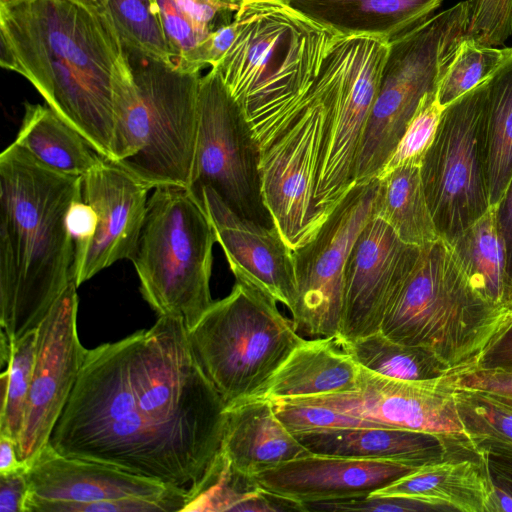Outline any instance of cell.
Returning a JSON list of instances; mask_svg holds the SVG:
<instances>
[{
  "mask_svg": "<svg viewBox=\"0 0 512 512\" xmlns=\"http://www.w3.org/2000/svg\"><path fill=\"white\" fill-rule=\"evenodd\" d=\"M226 405L191 351L181 318L88 349L49 444L189 489L220 451Z\"/></svg>",
  "mask_w": 512,
  "mask_h": 512,
  "instance_id": "cell-1",
  "label": "cell"
},
{
  "mask_svg": "<svg viewBox=\"0 0 512 512\" xmlns=\"http://www.w3.org/2000/svg\"><path fill=\"white\" fill-rule=\"evenodd\" d=\"M0 65L27 79L99 155L110 158L116 98L131 70L105 9L73 0L0 4Z\"/></svg>",
  "mask_w": 512,
  "mask_h": 512,
  "instance_id": "cell-2",
  "label": "cell"
},
{
  "mask_svg": "<svg viewBox=\"0 0 512 512\" xmlns=\"http://www.w3.org/2000/svg\"><path fill=\"white\" fill-rule=\"evenodd\" d=\"M81 177L51 170L14 142L0 154V339L36 329L73 278L67 226Z\"/></svg>",
  "mask_w": 512,
  "mask_h": 512,
  "instance_id": "cell-3",
  "label": "cell"
},
{
  "mask_svg": "<svg viewBox=\"0 0 512 512\" xmlns=\"http://www.w3.org/2000/svg\"><path fill=\"white\" fill-rule=\"evenodd\" d=\"M243 26L213 67L251 127L260 154L290 125L338 38L280 0H244Z\"/></svg>",
  "mask_w": 512,
  "mask_h": 512,
  "instance_id": "cell-4",
  "label": "cell"
},
{
  "mask_svg": "<svg viewBox=\"0 0 512 512\" xmlns=\"http://www.w3.org/2000/svg\"><path fill=\"white\" fill-rule=\"evenodd\" d=\"M123 46L131 75L116 98L108 161L150 188H188L198 133L201 71L182 69Z\"/></svg>",
  "mask_w": 512,
  "mask_h": 512,
  "instance_id": "cell-5",
  "label": "cell"
},
{
  "mask_svg": "<svg viewBox=\"0 0 512 512\" xmlns=\"http://www.w3.org/2000/svg\"><path fill=\"white\" fill-rule=\"evenodd\" d=\"M510 316L474 289L449 243L440 238L421 247L384 313L380 331L395 342L431 351L458 372L477 365Z\"/></svg>",
  "mask_w": 512,
  "mask_h": 512,
  "instance_id": "cell-6",
  "label": "cell"
},
{
  "mask_svg": "<svg viewBox=\"0 0 512 512\" xmlns=\"http://www.w3.org/2000/svg\"><path fill=\"white\" fill-rule=\"evenodd\" d=\"M215 242L213 226L188 188H154L129 260L143 298L158 316L181 318L189 330L211 307Z\"/></svg>",
  "mask_w": 512,
  "mask_h": 512,
  "instance_id": "cell-7",
  "label": "cell"
},
{
  "mask_svg": "<svg viewBox=\"0 0 512 512\" xmlns=\"http://www.w3.org/2000/svg\"><path fill=\"white\" fill-rule=\"evenodd\" d=\"M276 301L236 281L187 330L196 362L226 407L255 396L304 340Z\"/></svg>",
  "mask_w": 512,
  "mask_h": 512,
  "instance_id": "cell-8",
  "label": "cell"
},
{
  "mask_svg": "<svg viewBox=\"0 0 512 512\" xmlns=\"http://www.w3.org/2000/svg\"><path fill=\"white\" fill-rule=\"evenodd\" d=\"M469 22L462 0L389 41L378 91L364 130L355 183L377 178L421 99L437 90L441 75Z\"/></svg>",
  "mask_w": 512,
  "mask_h": 512,
  "instance_id": "cell-9",
  "label": "cell"
},
{
  "mask_svg": "<svg viewBox=\"0 0 512 512\" xmlns=\"http://www.w3.org/2000/svg\"><path fill=\"white\" fill-rule=\"evenodd\" d=\"M388 49L389 42L378 37H338L323 60L319 76L326 121L312 199L320 227L355 183L358 153Z\"/></svg>",
  "mask_w": 512,
  "mask_h": 512,
  "instance_id": "cell-10",
  "label": "cell"
},
{
  "mask_svg": "<svg viewBox=\"0 0 512 512\" xmlns=\"http://www.w3.org/2000/svg\"><path fill=\"white\" fill-rule=\"evenodd\" d=\"M487 81L445 107L420 165L431 215L440 238L447 243L491 207Z\"/></svg>",
  "mask_w": 512,
  "mask_h": 512,
  "instance_id": "cell-11",
  "label": "cell"
},
{
  "mask_svg": "<svg viewBox=\"0 0 512 512\" xmlns=\"http://www.w3.org/2000/svg\"><path fill=\"white\" fill-rule=\"evenodd\" d=\"M260 161L243 110L211 68L199 83L198 133L188 190L195 196L210 188L243 218L276 227L263 195Z\"/></svg>",
  "mask_w": 512,
  "mask_h": 512,
  "instance_id": "cell-12",
  "label": "cell"
},
{
  "mask_svg": "<svg viewBox=\"0 0 512 512\" xmlns=\"http://www.w3.org/2000/svg\"><path fill=\"white\" fill-rule=\"evenodd\" d=\"M376 178L354 183L316 235L292 250L297 290L292 322L313 338L340 334L345 266L359 233L374 216Z\"/></svg>",
  "mask_w": 512,
  "mask_h": 512,
  "instance_id": "cell-13",
  "label": "cell"
},
{
  "mask_svg": "<svg viewBox=\"0 0 512 512\" xmlns=\"http://www.w3.org/2000/svg\"><path fill=\"white\" fill-rule=\"evenodd\" d=\"M451 374L425 381H406L359 366L354 391L285 401L322 405L389 428L435 434L471 450L457 411Z\"/></svg>",
  "mask_w": 512,
  "mask_h": 512,
  "instance_id": "cell-14",
  "label": "cell"
},
{
  "mask_svg": "<svg viewBox=\"0 0 512 512\" xmlns=\"http://www.w3.org/2000/svg\"><path fill=\"white\" fill-rule=\"evenodd\" d=\"M76 290L71 281L37 327L32 379L16 441L18 458L26 464L49 443L88 350L78 336Z\"/></svg>",
  "mask_w": 512,
  "mask_h": 512,
  "instance_id": "cell-15",
  "label": "cell"
},
{
  "mask_svg": "<svg viewBox=\"0 0 512 512\" xmlns=\"http://www.w3.org/2000/svg\"><path fill=\"white\" fill-rule=\"evenodd\" d=\"M27 464L23 512H96L104 503L125 498L173 500L185 509L189 500L186 488L65 456L49 443Z\"/></svg>",
  "mask_w": 512,
  "mask_h": 512,
  "instance_id": "cell-16",
  "label": "cell"
},
{
  "mask_svg": "<svg viewBox=\"0 0 512 512\" xmlns=\"http://www.w3.org/2000/svg\"><path fill=\"white\" fill-rule=\"evenodd\" d=\"M420 254L421 247L403 242L382 219L373 216L367 222L345 266L339 340L380 330L389 303Z\"/></svg>",
  "mask_w": 512,
  "mask_h": 512,
  "instance_id": "cell-17",
  "label": "cell"
},
{
  "mask_svg": "<svg viewBox=\"0 0 512 512\" xmlns=\"http://www.w3.org/2000/svg\"><path fill=\"white\" fill-rule=\"evenodd\" d=\"M151 188L116 164L103 160L81 177L82 199L96 212L91 241L74 252L77 287L115 262L130 259L144 223Z\"/></svg>",
  "mask_w": 512,
  "mask_h": 512,
  "instance_id": "cell-18",
  "label": "cell"
},
{
  "mask_svg": "<svg viewBox=\"0 0 512 512\" xmlns=\"http://www.w3.org/2000/svg\"><path fill=\"white\" fill-rule=\"evenodd\" d=\"M193 197L206 212L235 280L265 292L292 313L297 300L293 255L278 229L238 215L210 188Z\"/></svg>",
  "mask_w": 512,
  "mask_h": 512,
  "instance_id": "cell-19",
  "label": "cell"
},
{
  "mask_svg": "<svg viewBox=\"0 0 512 512\" xmlns=\"http://www.w3.org/2000/svg\"><path fill=\"white\" fill-rule=\"evenodd\" d=\"M415 469L392 461L309 453L254 478L266 491L305 507L369 496Z\"/></svg>",
  "mask_w": 512,
  "mask_h": 512,
  "instance_id": "cell-20",
  "label": "cell"
},
{
  "mask_svg": "<svg viewBox=\"0 0 512 512\" xmlns=\"http://www.w3.org/2000/svg\"><path fill=\"white\" fill-rule=\"evenodd\" d=\"M410 498L439 511L494 512V485L483 457L456 452L371 493Z\"/></svg>",
  "mask_w": 512,
  "mask_h": 512,
  "instance_id": "cell-21",
  "label": "cell"
},
{
  "mask_svg": "<svg viewBox=\"0 0 512 512\" xmlns=\"http://www.w3.org/2000/svg\"><path fill=\"white\" fill-rule=\"evenodd\" d=\"M295 437L310 453L392 461L415 468L464 449L435 434L385 427L335 428Z\"/></svg>",
  "mask_w": 512,
  "mask_h": 512,
  "instance_id": "cell-22",
  "label": "cell"
},
{
  "mask_svg": "<svg viewBox=\"0 0 512 512\" xmlns=\"http://www.w3.org/2000/svg\"><path fill=\"white\" fill-rule=\"evenodd\" d=\"M220 450L252 476L310 453L276 416L272 402L261 399L226 407Z\"/></svg>",
  "mask_w": 512,
  "mask_h": 512,
  "instance_id": "cell-23",
  "label": "cell"
},
{
  "mask_svg": "<svg viewBox=\"0 0 512 512\" xmlns=\"http://www.w3.org/2000/svg\"><path fill=\"white\" fill-rule=\"evenodd\" d=\"M337 37L388 42L436 14L443 0H281Z\"/></svg>",
  "mask_w": 512,
  "mask_h": 512,
  "instance_id": "cell-24",
  "label": "cell"
},
{
  "mask_svg": "<svg viewBox=\"0 0 512 512\" xmlns=\"http://www.w3.org/2000/svg\"><path fill=\"white\" fill-rule=\"evenodd\" d=\"M358 372L359 365L338 337L304 339L250 399L276 401L350 392L357 388Z\"/></svg>",
  "mask_w": 512,
  "mask_h": 512,
  "instance_id": "cell-25",
  "label": "cell"
},
{
  "mask_svg": "<svg viewBox=\"0 0 512 512\" xmlns=\"http://www.w3.org/2000/svg\"><path fill=\"white\" fill-rule=\"evenodd\" d=\"M14 143L41 165L76 177L84 176L103 160L88 141L48 105L25 104Z\"/></svg>",
  "mask_w": 512,
  "mask_h": 512,
  "instance_id": "cell-26",
  "label": "cell"
},
{
  "mask_svg": "<svg viewBox=\"0 0 512 512\" xmlns=\"http://www.w3.org/2000/svg\"><path fill=\"white\" fill-rule=\"evenodd\" d=\"M188 491L189 511H306L302 504L263 489L252 475L235 468L220 450L201 479Z\"/></svg>",
  "mask_w": 512,
  "mask_h": 512,
  "instance_id": "cell-27",
  "label": "cell"
},
{
  "mask_svg": "<svg viewBox=\"0 0 512 512\" xmlns=\"http://www.w3.org/2000/svg\"><path fill=\"white\" fill-rule=\"evenodd\" d=\"M449 245L474 289L489 302L509 311L511 279L496 206H491Z\"/></svg>",
  "mask_w": 512,
  "mask_h": 512,
  "instance_id": "cell-28",
  "label": "cell"
},
{
  "mask_svg": "<svg viewBox=\"0 0 512 512\" xmlns=\"http://www.w3.org/2000/svg\"><path fill=\"white\" fill-rule=\"evenodd\" d=\"M377 179L374 216L386 222L407 244L423 247L440 239L427 203L420 166H401Z\"/></svg>",
  "mask_w": 512,
  "mask_h": 512,
  "instance_id": "cell-29",
  "label": "cell"
},
{
  "mask_svg": "<svg viewBox=\"0 0 512 512\" xmlns=\"http://www.w3.org/2000/svg\"><path fill=\"white\" fill-rule=\"evenodd\" d=\"M339 341L359 366L385 377L425 381L453 373L431 351L395 342L380 330L353 340Z\"/></svg>",
  "mask_w": 512,
  "mask_h": 512,
  "instance_id": "cell-30",
  "label": "cell"
},
{
  "mask_svg": "<svg viewBox=\"0 0 512 512\" xmlns=\"http://www.w3.org/2000/svg\"><path fill=\"white\" fill-rule=\"evenodd\" d=\"M487 157L494 206L512 179V56L487 81Z\"/></svg>",
  "mask_w": 512,
  "mask_h": 512,
  "instance_id": "cell-31",
  "label": "cell"
},
{
  "mask_svg": "<svg viewBox=\"0 0 512 512\" xmlns=\"http://www.w3.org/2000/svg\"><path fill=\"white\" fill-rule=\"evenodd\" d=\"M459 418L471 450L512 457V406L496 394L455 386Z\"/></svg>",
  "mask_w": 512,
  "mask_h": 512,
  "instance_id": "cell-32",
  "label": "cell"
},
{
  "mask_svg": "<svg viewBox=\"0 0 512 512\" xmlns=\"http://www.w3.org/2000/svg\"><path fill=\"white\" fill-rule=\"evenodd\" d=\"M511 56L512 47L486 45L465 35L439 80V103L445 108L486 82Z\"/></svg>",
  "mask_w": 512,
  "mask_h": 512,
  "instance_id": "cell-33",
  "label": "cell"
},
{
  "mask_svg": "<svg viewBox=\"0 0 512 512\" xmlns=\"http://www.w3.org/2000/svg\"><path fill=\"white\" fill-rule=\"evenodd\" d=\"M37 328L11 342L0 376V435L17 441L25 413L36 354Z\"/></svg>",
  "mask_w": 512,
  "mask_h": 512,
  "instance_id": "cell-34",
  "label": "cell"
},
{
  "mask_svg": "<svg viewBox=\"0 0 512 512\" xmlns=\"http://www.w3.org/2000/svg\"><path fill=\"white\" fill-rule=\"evenodd\" d=\"M105 11L123 44L174 65L154 0H108Z\"/></svg>",
  "mask_w": 512,
  "mask_h": 512,
  "instance_id": "cell-35",
  "label": "cell"
},
{
  "mask_svg": "<svg viewBox=\"0 0 512 512\" xmlns=\"http://www.w3.org/2000/svg\"><path fill=\"white\" fill-rule=\"evenodd\" d=\"M444 109L438 101L437 90L424 95L377 178L383 177L401 166L421 165L434 140Z\"/></svg>",
  "mask_w": 512,
  "mask_h": 512,
  "instance_id": "cell-36",
  "label": "cell"
},
{
  "mask_svg": "<svg viewBox=\"0 0 512 512\" xmlns=\"http://www.w3.org/2000/svg\"><path fill=\"white\" fill-rule=\"evenodd\" d=\"M279 420L294 436L335 428L386 427L326 406L285 400L271 401Z\"/></svg>",
  "mask_w": 512,
  "mask_h": 512,
  "instance_id": "cell-37",
  "label": "cell"
},
{
  "mask_svg": "<svg viewBox=\"0 0 512 512\" xmlns=\"http://www.w3.org/2000/svg\"><path fill=\"white\" fill-rule=\"evenodd\" d=\"M175 66L191 68L199 44L209 35L174 0H154ZM199 71V70H197Z\"/></svg>",
  "mask_w": 512,
  "mask_h": 512,
  "instance_id": "cell-38",
  "label": "cell"
},
{
  "mask_svg": "<svg viewBox=\"0 0 512 512\" xmlns=\"http://www.w3.org/2000/svg\"><path fill=\"white\" fill-rule=\"evenodd\" d=\"M466 35L479 42L502 46L512 36V0H467Z\"/></svg>",
  "mask_w": 512,
  "mask_h": 512,
  "instance_id": "cell-39",
  "label": "cell"
},
{
  "mask_svg": "<svg viewBox=\"0 0 512 512\" xmlns=\"http://www.w3.org/2000/svg\"><path fill=\"white\" fill-rule=\"evenodd\" d=\"M306 511L311 512H348V511H386V512H419L439 511L428 503L398 496L372 495L361 498L310 503L305 505Z\"/></svg>",
  "mask_w": 512,
  "mask_h": 512,
  "instance_id": "cell-40",
  "label": "cell"
},
{
  "mask_svg": "<svg viewBox=\"0 0 512 512\" xmlns=\"http://www.w3.org/2000/svg\"><path fill=\"white\" fill-rule=\"evenodd\" d=\"M203 30L212 33L230 24L244 0H174Z\"/></svg>",
  "mask_w": 512,
  "mask_h": 512,
  "instance_id": "cell-41",
  "label": "cell"
},
{
  "mask_svg": "<svg viewBox=\"0 0 512 512\" xmlns=\"http://www.w3.org/2000/svg\"><path fill=\"white\" fill-rule=\"evenodd\" d=\"M244 23V15L239 7L233 21L210 33L197 47L192 57L191 68L201 71L206 66H215L229 50Z\"/></svg>",
  "mask_w": 512,
  "mask_h": 512,
  "instance_id": "cell-42",
  "label": "cell"
},
{
  "mask_svg": "<svg viewBox=\"0 0 512 512\" xmlns=\"http://www.w3.org/2000/svg\"><path fill=\"white\" fill-rule=\"evenodd\" d=\"M454 386L512 398V370L470 368L451 374Z\"/></svg>",
  "mask_w": 512,
  "mask_h": 512,
  "instance_id": "cell-43",
  "label": "cell"
},
{
  "mask_svg": "<svg viewBox=\"0 0 512 512\" xmlns=\"http://www.w3.org/2000/svg\"><path fill=\"white\" fill-rule=\"evenodd\" d=\"M97 216L93 207L82 198L75 200L67 214V226L74 241V252L82 249L93 238Z\"/></svg>",
  "mask_w": 512,
  "mask_h": 512,
  "instance_id": "cell-44",
  "label": "cell"
},
{
  "mask_svg": "<svg viewBox=\"0 0 512 512\" xmlns=\"http://www.w3.org/2000/svg\"><path fill=\"white\" fill-rule=\"evenodd\" d=\"M27 466L0 475V512H23L28 491Z\"/></svg>",
  "mask_w": 512,
  "mask_h": 512,
  "instance_id": "cell-45",
  "label": "cell"
},
{
  "mask_svg": "<svg viewBox=\"0 0 512 512\" xmlns=\"http://www.w3.org/2000/svg\"><path fill=\"white\" fill-rule=\"evenodd\" d=\"M474 368L512 370V313L508 325L484 351Z\"/></svg>",
  "mask_w": 512,
  "mask_h": 512,
  "instance_id": "cell-46",
  "label": "cell"
},
{
  "mask_svg": "<svg viewBox=\"0 0 512 512\" xmlns=\"http://www.w3.org/2000/svg\"><path fill=\"white\" fill-rule=\"evenodd\" d=\"M496 206V220L505 247L506 260L512 287V179Z\"/></svg>",
  "mask_w": 512,
  "mask_h": 512,
  "instance_id": "cell-47",
  "label": "cell"
},
{
  "mask_svg": "<svg viewBox=\"0 0 512 512\" xmlns=\"http://www.w3.org/2000/svg\"><path fill=\"white\" fill-rule=\"evenodd\" d=\"M486 462L492 480L512 493V457L479 454Z\"/></svg>",
  "mask_w": 512,
  "mask_h": 512,
  "instance_id": "cell-48",
  "label": "cell"
},
{
  "mask_svg": "<svg viewBox=\"0 0 512 512\" xmlns=\"http://www.w3.org/2000/svg\"><path fill=\"white\" fill-rule=\"evenodd\" d=\"M25 465L18 458L16 442L10 437L0 435V475L11 473Z\"/></svg>",
  "mask_w": 512,
  "mask_h": 512,
  "instance_id": "cell-49",
  "label": "cell"
},
{
  "mask_svg": "<svg viewBox=\"0 0 512 512\" xmlns=\"http://www.w3.org/2000/svg\"><path fill=\"white\" fill-rule=\"evenodd\" d=\"M493 485L494 512H512V493L494 481Z\"/></svg>",
  "mask_w": 512,
  "mask_h": 512,
  "instance_id": "cell-50",
  "label": "cell"
},
{
  "mask_svg": "<svg viewBox=\"0 0 512 512\" xmlns=\"http://www.w3.org/2000/svg\"><path fill=\"white\" fill-rule=\"evenodd\" d=\"M79 2L88 7L96 8V9H105V5L108 0H73Z\"/></svg>",
  "mask_w": 512,
  "mask_h": 512,
  "instance_id": "cell-51",
  "label": "cell"
},
{
  "mask_svg": "<svg viewBox=\"0 0 512 512\" xmlns=\"http://www.w3.org/2000/svg\"><path fill=\"white\" fill-rule=\"evenodd\" d=\"M495 394V393H494ZM500 399H502L504 402H506L507 404L511 405L512 406V398L511 397H506V396H501V395H498L496 394Z\"/></svg>",
  "mask_w": 512,
  "mask_h": 512,
  "instance_id": "cell-52",
  "label": "cell"
},
{
  "mask_svg": "<svg viewBox=\"0 0 512 512\" xmlns=\"http://www.w3.org/2000/svg\"><path fill=\"white\" fill-rule=\"evenodd\" d=\"M20 1H23V0H0V4H11V3H16V2H20Z\"/></svg>",
  "mask_w": 512,
  "mask_h": 512,
  "instance_id": "cell-53",
  "label": "cell"
},
{
  "mask_svg": "<svg viewBox=\"0 0 512 512\" xmlns=\"http://www.w3.org/2000/svg\"><path fill=\"white\" fill-rule=\"evenodd\" d=\"M508 309L512 313V287H511V292H510Z\"/></svg>",
  "mask_w": 512,
  "mask_h": 512,
  "instance_id": "cell-54",
  "label": "cell"
},
{
  "mask_svg": "<svg viewBox=\"0 0 512 512\" xmlns=\"http://www.w3.org/2000/svg\"><path fill=\"white\" fill-rule=\"evenodd\" d=\"M281 1V0H280Z\"/></svg>",
  "mask_w": 512,
  "mask_h": 512,
  "instance_id": "cell-55",
  "label": "cell"
}]
</instances>
